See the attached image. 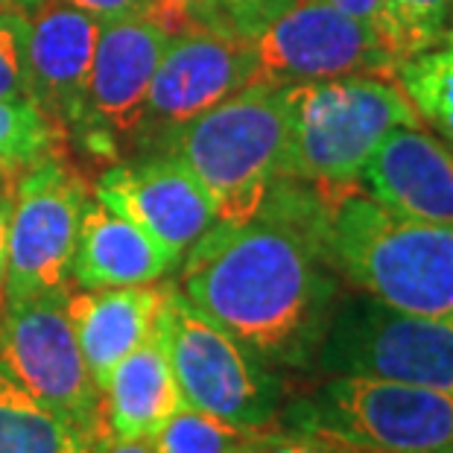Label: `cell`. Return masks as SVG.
I'll return each mask as SVG.
<instances>
[{
    "label": "cell",
    "mask_w": 453,
    "mask_h": 453,
    "mask_svg": "<svg viewBox=\"0 0 453 453\" xmlns=\"http://www.w3.org/2000/svg\"><path fill=\"white\" fill-rule=\"evenodd\" d=\"M181 407H185V398H181L176 374H173L158 316L152 334L111 372L109 383H105V430L114 439H150Z\"/></svg>",
    "instance_id": "cell-18"
},
{
    "label": "cell",
    "mask_w": 453,
    "mask_h": 453,
    "mask_svg": "<svg viewBox=\"0 0 453 453\" xmlns=\"http://www.w3.org/2000/svg\"><path fill=\"white\" fill-rule=\"evenodd\" d=\"M255 82L296 85L334 76L398 73L401 59L374 27L327 0H293L252 38Z\"/></svg>",
    "instance_id": "cell-10"
},
{
    "label": "cell",
    "mask_w": 453,
    "mask_h": 453,
    "mask_svg": "<svg viewBox=\"0 0 453 453\" xmlns=\"http://www.w3.org/2000/svg\"><path fill=\"white\" fill-rule=\"evenodd\" d=\"M287 138V85L252 82L199 118L170 127L167 150L208 190L217 219L243 223L284 176Z\"/></svg>",
    "instance_id": "cell-4"
},
{
    "label": "cell",
    "mask_w": 453,
    "mask_h": 453,
    "mask_svg": "<svg viewBox=\"0 0 453 453\" xmlns=\"http://www.w3.org/2000/svg\"><path fill=\"white\" fill-rule=\"evenodd\" d=\"M167 42L170 33L150 18H120L100 24L88 105L94 118L111 132L129 134L141 129L152 76Z\"/></svg>",
    "instance_id": "cell-15"
},
{
    "label": "cell",
    "mask_w": 453,
    "mask_h": 453,
    "mask_svg": "<svg viewBox=\"0 0 453 453\" xmlns=\"http://www.w3.org/2000/svg\"><path fill=\"white\" fill-rule=\"evenodd\" d=\"M264 430L217 418L185 403L147 441L156 453H246Z\"/></svg>",
    "instance_id": "cell-21"
},
{
    "label": "cell",
    "mask_w": 453,
    "mask_h": 453,
    "mask_svg": "<svg viewBox=\"0 0 453 453\" xmlns=\"http://www.w3.org/2000/svg\"><path fill=\"white\" fill-rule=\"evenodd\" d=\"M398 80L421 123H430L453 147V30L439 47L403 59Z\"/></svg>",
    "instance_id": "cell-20"
},
{
    "label": "cell",
    "mask_w": 453,
    "mask_h": 453,
    "mask_svg": "<svg viewBox=\"0 0 453 453\" xmlns=\"http://www.w3.org/2000/svg\"><path fill=\"white\" fill-rule=\"evenodd\" d=\"M278 421L372 453H453V395L398 380L327 378L287 403Z\"/></svg>",
    "instance_id": "cell-5"
},
{
    "label": "cell",
    "mask_w": 453,
    "mask_h": 453,
    "mask_svg": "<svg viewBox=\"0 0 453 453\" xmlns=\"http://www.w3.org/2000/svg\"><path fill=\"white\" fill-rule=\"evenodd\" d=\"M331 205L281 176L243 223L217 219L181 266V296L273 369H311L340 302L325 255Z\"/></svg>",
    "instance_id": "cell-1"
},
{
    "label": "cell",
    "mask_w": 453,
    "mask_h": 453,
    "mask_svg": "<svg viewBox=\"0 0 453 453\" xmlns=\"http://www.w3.org/2000/svg\"><path fill=\"white\" fill-rule=\"evenodd\" d=\"M94 194L156 240L173 264H179L181 255H188V249L217 223L208 190L173 156L105 170Z\"/></svg>",
    "instance_id": "cell-11"
},
{
    "label": "cell",
    "mask_w": 453,
    "mask_h": 453,
    "mask_svg": "<svg viewBox=\"0 0 453 453\" xmlns=\"http://www.w3.org/2000/svg\"><path fill=\"white\" fill-rule=\"evenodd\" d=\"M100 21L67 0H42L27 33V97L67 127L91 120L88 82Z\"/></svg>",
    "instance_id": "cell-12"
},
{
    "label": "cell",
    "mask_w": 453,
    "mask_h": 453,
    "mask_svg": "<svg viewBox=\"0 0 453 453\" xmlns=\"http://www.w3.org/2000/svg\"><path fill=\"white\" fill-rule=\"evenodd\" d=\"M21 173L0 170V316L6 307V269H9V217H12V199Z\"/></svg>",
    "instance_id": "cell-26"
},
{
    "label": "cell",
    "mask_w": 453,
    "mask_h": 453,
    "mask_svg": "<svg viewBox=\"0 0 453 453\" xmlns=\"http://www.w3.org/2000/svg\"><path fill=\"white\" fill-rule=\"evenodd\" d=\"M246 453H372L340 436L298 427H269Z\"/></svg>",
    "instance_id": "cell-25"
},
{
    "label": "cell",
    "mask_w": 453,
    "mask_h": 453,
    "mask_svg": "<svg viewBox=\"0 0 453 453\" xmlns=\"http://www.w3.org/2000/svg\"><path fill=\"white\" fill-rule=\"evenodd\" d=\"M325 255L336 275L380 304L453 322V223L392 214L351 190L331 205Z\"/></svg>",
    "instance_id": "cell-2"
},
{
    "label": "cell",
    "mask_w": 453,
    "mask_h": 453,
    "mask_svg": "<svg viewBox=\"0 0 453 453\" xmlns=\"http://www.w3.org/2000/svg\"><path fill=\"white\" fill-rule=\"evenodd\" d=\"M82 453H94V450H82Z\"/></svg>",
    "instance_id": "cell-32"
},
{
    "label": "cell",
    "mask_w": 453,
    "mask_h": 453,
    "mask_svg": "<svg viewBox=\"0 0 453 453\" xmlns=\"http://www.w3.org/2000/svg\"><path fill=\"white\" fill-rule=\"evenodd\" d=\"M327 4H334L336 9H342V12H349L354 18H360L363 24L374 27V30L383 35V0H327Z\"/></svg>",
    "instance_id": "cell-28"
},
{
    "label": "cell",
    "mask_w": 453,
    "mask_h": 453,
    "mask_svg": "<svg viewBox=\"0 0 453 453\" xmlns=\"http://www.w3.org/2000/svg\"><path fill=\"white\" fill-rule=\"evenodd\" d=\"M360 185L392 214L453 223V150L421 127L392 129L365 161Z\"/></svg>",
    "instance_id": "cell-14"
},
{
    "label": "cell",
    "mask_w": 453,
    "mask_h": 453,
    "mask_svg": "<svg viewBox=\"0 0 453 453\" xmlns=\"http://www.w3.org/2000/svg\"><path fill=\"white\" fill-rule=\"evenodd\" d=\"M94 450L44 407L0 357V453H82Z\"/></svg>",
    "instance_id": "cell-19"
},
{
    "label": "cell",
    "mask_w": 453,
    "mask_h": 453,
    "mask_svg": "<svg viewBox=\"0 0 453 453\" xmlns=\"http://www.w3.org/2000/svg\"><path fill=\"white\" fill-rule=\"evenodd\" d=\"M176 266L150 234L118 211L88 199L73 252V281L82 290L156 284Z\"/></svg>",
    "instance_id": "cell-17"
},
{
    "label": "cell",
    "mask_w": 453,
    "mask_h": 453,
    "mask_svg": "<svg viewBox=\"0 0 453 453\" xmlns=\"http://www.w3.org/2000/svg\"><path fill=\"white\" fill-rule=\"evenodd\" d=\"M167 284H134V287H103L67 296L76 342L85 357L94 383L100 392L111 372L147 340L161 316Z\"/></svg>",
    "instance_id": "cell-16"
},
{
    "label": "cell",
    "mask_w": 453,
    "mask_h": 453,
    "mask_svg": "<svg viewBox=\"0 0 453 453\" xmlns=\"http://www.w3.org/2000/svg\"><path fill=\"white\" fill-rule=\"evenodd\" d=\"M255 47L246 38L185 33L170 35L152 76L143 120L188 123L255 82Z\"/></svg>",
    "instance_id": "cell-13"
},
{
    "label": "cell",
    "mask_w": 453,
    "mask_h": 453,
    "mask_svg": "<svg viewBox=\"0 0 453 453\" xmlns=\"http://www.w3.org/2000/svg\"><path fill=\"white\" fill-rule=\"evenodd\" d=\"M67 296L71 290L65 284L21 302H6L0 316V357L82 445L97 448L109 436L103 392L76 342Z\"/></svg>",
    "instance_id": "cell-8"
},
{
    "label": "cell",
    "mask_w": 453,
    "mask_h": 453,
    "mask_svg": "<svg viewBox=\"0 0 453 453\" xmlns=\"http://www.w3.org/2000/svg\"><path fill=\"white\" fill-rule=\"evenodd\" d=\"M287 114L284 176L313 185L327 205L360 190L365 161L392 129L424 127L401 85L374 73L287 85Z\"/></svg>",
    "instance_id": "cell-3"
},
{
    "label": "cell",
    "mask_w": 453,
    "mask_h": 453,
    "mask_svg": "<svg viewBox=\"0 0 453 453\" xmlns=\"http://www.w3.org/2000/svg\"><path fill=\"white\" fill-rule=\"evenodd\" d=\"M0 9H6V0H0Z\"/></svg>",
    "instance_id": "cell-31"
},
{
    "label": "cell",
    "mask_w": 453,
    "mask_h": 453,
    "mask_svg": "<svg viewBox=\"0 0 453 453\" xmlns=\"http://www.w3.org/2000/svg\"><path fill=\"white\" fill-rule=\"evenodd\" d=\"M313 365L325 378H380L453 395V322L401 313L357 290L336 302Z\"/></svg>",
    "instance_id": "cell-7"
},
{
    "label": "cell",
    "mask_w": 453,
    "mask_h": 453,
    "mask_svg": "<svg viewBox=\"0 0 453 453\" xmlns=\"http://www.w3.org/2000/svg\"><path fill=\"white\" fill-rule=\"evenodd\" d=\"M67 132L30 97L0 100V170L24 173L35 161L56 156Z\"/></svg>",
    "instance_id": "cell-22"
},
{
    "label": "cell",
    "mask_w": 453,
    "mask_h": 453,
    "mask_svg": "<svg viewBox=\"0 0 453 453\" xmlns=\"http://www.w3.org/2000/svg\"><path fill=\"white\" fill-rule=\"evenodd\" d=\"M42 4V0H6V6L12 9H24V12H33V9Z\"/></svg>",
    "instance_id": "cell-30"
},
{
    "label": "cell",
    "mask_w": 453,
    "mask_h": 453,
    "mask_svg": "<svg viewBox=\"0 0 453 453\" xmlns=\"http://www.w3.org/2000/svg\"><path fill=\"white\" fill-rule=\"evenodd\" d=\"M27 33L24 9H0V100L27 97Z\"/></svg>",
    "instance_id": "cell-24"
},
{
    "label": "cell",
    "mask_w": 453,
    "mask_h": 453,
    "mask_svg": "<svg viewBox=\"0 0 453 453\" xmlns=\"http://www.w3.org/2000/svg\"><path fill=\"white\" fill-rule=\"evenodd\" d=\"M450 30H453V27H450Z\"/></svg>",
    "instance_id": "cell-33"
},
{
    "label": "cell",
    "mask_w": 453,
    "mask_h": 453,
    "mask_svg": "<svg viewBox=\"0 0 453 453\" xmlns=\"http://www.w3.org/2000/svg\"><path fill=\"white\" fill-rule=\"evenodd\" d=\"M450 18L453 0H383V35L401 62L445 42Z\"/></svg>",
    "instance_id": "cell-23"
},
{
    "label": "cell",
    "mask_w": 453,
    "mask_h": 453,
    "mask_svg": "<svg viewBox=\"0 0 453 453\" xmlns=\"http://www.w3.org/2000/svg\"><path fill=\"white\" fill-rule=\"evenodd\" d=\"M91 185L62 152L27 167L9 217L6 302L67 284Z\"/></svg>",
    "instance_id": "cell-9"
},
{
    "label": "cell",
    "mask_w": 453,
    "mask_h": 453,
    "mask_svg": "<svg viewBox=\"0 0 453 453\" xmlns=\"http://www.w3.org/2000/svg\"><path fill=\"white\" fill-rule=\"evenodd\" d=\"M94 453H156L150 448L147 439H114V436H105Z\"/></svg>",
    "instance_id": "cell-29"
},
{
    "label": "cell",
    "mask_w": 453,
    "mask_h": 453,
    "mask_svg": "<svg viewBox=\"0 0 453 453\" xmlns=\"http://www.w3.org/2000/svg\"><path fill=\"white\" fill-rule=\"evenodd\" d=\"M71 6L94 15L97 21H120V18H150L156 0H67Z\"/></svg>",
    "instance_id": "cell-27"
},
{
    "label": "cell",
    "mask_w": 453,
    "mask_h": 453,
    "mask_svg": "<svg viewBox=\"0 0 453 453\" xmlns=\"http://www.w3.org/2000/svg\"><path fill=\"white\" fill-rule=\"evenodd\" d=\"M161 327L188 407L243 427H275L284 410L278 372L199 313L173 284L164 296Z\"/></svg>",
    "instance_id": "cell-6"
}]
</instances>
